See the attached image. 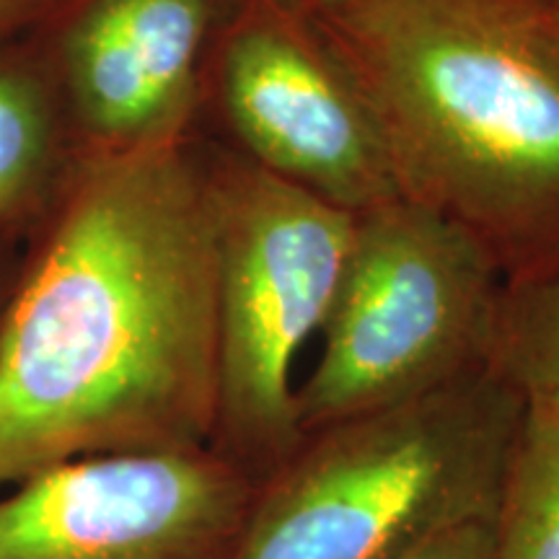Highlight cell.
<instances>
[{
	"instance_id": "cell-1",
	"label": "cell",
	"mask_w": 559,
	"mask_h": 559,
	"mask_svg": "<svg viewBox=\"0 0 559 559\" xmlns=\"http://www.w3.org/2000/svg\"><path fill=\"white\" fill-rule=\"evenodd\" d=\"M215 407L202 138L75 151L0 319V487L81 456L210 445Z\"/></svg>"
},
{
	"instance_id": "cell-2",
	"label": "cell",
	"mask_w": 559,
	"mask_h": 559,
	"mask_svg": "<svg viewBox=\"0 0 559 559\" xmlns=\"http://www.w3.org/2000/svg\"><path fill=\"white\" fill-rule=\"evenodd\" d=\"M373 104L402 194L521 275L559 254V9L347 0L309 11Z\"/></svg>"
},
{
	"instance_id": "cell-3",
	"label": "cell",
	"mask_w": 559,
	"mask_h": 559,
	"mask_svg": "<svg viewBox=\"0 0 559 559\" xmlns=\"http://www.w3.org/2000/svg\"><path fill=\"white\" fill-rule=\"evenodd\" d=\"M526 400L477 373L306 432L257 487L234 559H394L492 521Z\"/></svg>"
},
{
	"instance_id": "cell-4",
	"label": "cell",
	"mask_w": 559,
	"mask_h": 559,
	"mask_svg": "<svg viewBox=\"0 0 559 559\" xmlns=\"http://www.w3.org/2000/svg\"><path fill=\"white\" fill-rule=\"evenodd\" d=\"M202 148L218 277L210 445L262 481L304 440L293 366L330 311L355 213L213 140L202 138Z\"/></svg>"
},
{
	"instance_id": "cell-5",
	"label": "cell",
	"mask_w": 559,
	"mask_h": 559,
	"mask_svg": "<svg viewBox=\"0 0 559 559\" xmlns=\"http://www.w3.org/2000/svg\"><path fill=\"white\" fill-rule=\"evenodd\" d=\"M500 288L489 249L440 210L404 194L358 210L319 362L296 386L304 436L489 368Z\"/></svg>"
},
{
	"instance_id": "cell-6",
	"label": "cell",
	"mask_w": 559,
	"mask_h": 559,
	"mask_svg": "<svg viewBox=\"0 0 559 559\" xmlns=\"http://www.w3.org/2000/svg\"><path fill=\"white\" fill-rule=\"evenodd\" d=\"M198 135L358 213L402 198L373 104L293 0H239L202 73Z\"/></svg>"
},
{
	"instance_id": "cell-7",
	"label": "cell",
	"mask_w": 559,
	"mask_h": 559,
	"mask_svg": "<svg viewBox=\"0 0 559 559\" xmlns=\"http://www.w3.org/2000/svg\"><path fill=\"white\" fill-rule=\"evenodd\" d=\"M257 487L213 445L60 461L3 487L0 559H234Z\"/></svg>"
},
{
	"instance_id": "cell-8",
	"label": "cell",
	"mask_w": 559,
	"mask_h": 559,
	"mask_svg": "<svg viewBox=\"0 0 559 559\" xmlns=\"http://www.w3.org/2000/svg\"><path fill=\"white\" fill-rule=\"evenodd\" d=\"M239 0H60L32 32L79 151H143L198 132L202 73Z\"/></svg>"
},
{
	"instance_id": "cell-9",
	"label": "cell",
	"mask_w": 559,
	"mask_h": 559,
	"mask_svg": "<svg viewBox=\"0 0 559 559\" xmlns=\"http://www.w3.org/2000/svg\"><path fill=\"white\" fill-rule=\"evenodd\" d=\"M58 83L32 32L0 41V230L24 239L75 156Z\"/></svg>"
},
{
	"instance_id": "cell-10",
	"label": "cell",
	"mask_w": 559,
	"mask_h": 559,
	"mask_svg": "<svg viewBox=\"0 0 559 559\" xmlns=\"http://www.w3.org/2000/svg\"><path fill=\"white\" fill-rule=\"evenodd\" d=\"M489 523L492 559H559V404L526 402Z\"/></svg>"
},
{
	"instance_id": "cell-11",
	"label": "cell",
	"mask_w": 559,
	"mask_h": 559,
	"mask_svg": "<svg viewBox=\"0 0 559 559\" xmlns=\"http://www.w3.org/2000/svg\"><path fill=\"white\" fill-rule=\"evenodd\" d=\"M489 368L526 402L559 404V254L502 277Z\"/></svg>"
},
{
	"instance_id": "cell-12",
	"label": "cell",
	"mask_w": 559,
	"mask_h": 559,
	"mask_svg": "<svg viewBox=\"0 0 559 559\" xmlns=\"http://www.w3.org/2000/svg\"><path fill=\"white\" fill-rule=\"evenodd\" d=\"M394 559H492V523H461Z\"/></svg>"
},
{
	"instance_id": "cell-13",
	"label": "cell",
	"mask_w": 559,
	"mask_h": 559,
	"mask_svg": "<svg viewBox=\"0 0 559 559\" xmlns=\"http://www.w3.org/2000/svg\"><path fill=\"white\" fill-rule=\"evenodd\" d=\"M60 0H0V41L29 34L50 19Z\"/></svg>"
},
{
	"instance_id": "cell-14",
	"label": "cell",
	"mask_w": 559,
	"mask_h": 559,
	"mask_svg": "<svg viewBox=\"0 0 559 559\" xmlns=\"http://www.w3.org/2000/svg\"><path fill=\"white\" fill-rule=\"evenodd\" d=\"M21 247H24V239L0 230V319H3L5 304H9V296L13 288V280H16Z\"/></svg>"
},
{
	"instance_id": "cell-15",
	"label": "cell",
	"mask_w": 559,
	"mask_h": 559,
	"mask_svg": "<svg viewBox=\"0 0 559 559\" xmlns=\"http://www.w3.org/2000/svg\"><path fill=\"white\" fill-rule=\"evenodd\" d=\"M293 3H298L300 9L306 11H319V9H330V5L347 3V0H293Z\"/></svg>"
},
{
	"instance_id": "cell-16",
	"label": "cell",
	"mask_w": 559,
	"mask_h": 559,
	"mask_svg": "<svg viewBox=\"0 0 559 559\" xmlns=\"http://www.w3.org/2000/svg\"><path fill=\"white\" fill-rule=\"evenodd\" d=\"M551 3H555V5H557V9H559V0H551Z\"/></svg>"
}]
</instances>
